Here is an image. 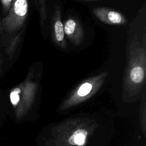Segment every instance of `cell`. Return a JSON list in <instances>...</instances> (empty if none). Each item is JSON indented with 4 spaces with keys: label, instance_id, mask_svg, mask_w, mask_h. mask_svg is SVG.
Masks as SVG:
<instances>
[{
    "label": "cell",
    "instance_id": "6da1fadb",
    "mask_svg": "<svg viewBox=\"0 0 146 146\" xmlns=\"http://www.w3.org/2000/svg\"><path fill=\"white\" fill-rule=\"evenodd\" d=\"M145 33L142 41L135 34L129 40L127 48V64L124 70V79L131 86L141 85L146 75V41Z\"/></svg>",
    "mask_w": 146,
    "mask_h": 146
},
{
    "label": "cell",
    "instance_id": "7a4b0ae2",
    "mask_svg": "<svg viewBox=\"0 0 146 146\" xmlns=\"http://www.w3.org/2000/svg\"><path fill=\"white\" fill-rule=\"evenodd\" d=\"M63 26L64 34L72 44L76 46L80 45L84 38V30L79 21L75 17H69Z\"/></svg>",
    "mask_w": 146,
    "mask_h": 146
},
{
    "label": "cell",
    "instance_id": "3957f363",
    "mask_svg": "<svg viewBox=\"0 0 146 146\" xmlns=\"http://www.w3.org/2000/svg\"><path fill=\"white\" fill-rule=\"evenodd\" d=\"M92 13L100 22L107 25L121 26L127 22V19L123 14L110 8L95 7L92 9Z\"/></svg>",
    "mask_w": 146,
    "mask_h": 146
},
{
    "label": "cell",
    "instance_id": "277c9868",
    "mask_svg": "<svg viewBox=\"0 0 146 146\" xmlns=\"http://www.w3.org/2000/svg\"><path fill=\"white\" fill-rule=\"evenodd\" d=\"M61 10L59 5H56L51 19L52 38L55 44L61 48H66L67 43L65 39L64 26L61 19Z\"/></svg>",
    "mask_w": 146,
    "mask_h": 146
},
{
    "label": "cell",
    "instance_id": "5b68a950",
    "mask_svg": "<svg viewBox=\"0 0 146 146\" xmlns=\"http://www.w3.org/2000/svg\"><path fill=\"white\" fill-rule=\"evenodd\" d=\"M87 135V132L84 129L77 130L70 137L68 142L71 145H83L85 142Z\"/></svg>",
    "mask_w": 146,
    "mask_h": 146
},
{
    "label": "cell",
    "instance_id": "8992f818",
    "mask_svg": "<svg viewBox=\"0 0 146 146\" xmlns=\"http://www.w3.org/2000/svg\"><path fill=\"white\" fill-rule=\"evenodd\" d=\"M0 1L2 10V17H5L9 13L10 10L13 0H0Z\"/></svg>",
    "mask_w": 146,
    "mask_h": 146
},
{
    "label": "cell",
    "instance_id": "52a82bcc",
    "mask_svg": "<svg viewBox=\"0 0 146 146\" xmlns=\"http://www.w3.org/2000/svg\"><path fill=\"white\" fill-rule=\"evenodd\" d=\"M5 53L3 48L0 44V76L2 75L3 73V66L5 62Z\"/></svg>",
    "mask_w": 146,
    "mask_h": 146
},
{
    "label": "cell",
    "instance_id": "ba28073f",
    "mask_svg": "<svg viewBox=\"0 0 146 146\" xmlns=\"http://www.w3.org/2000/svg\"><path fill=\"white\" fill-rule=\"evenodd\" d=\"M79 1H98V0H79Z\"/></svg>",
    "mask_w": 146,
    "mask_h": 146
}]
</instances>
